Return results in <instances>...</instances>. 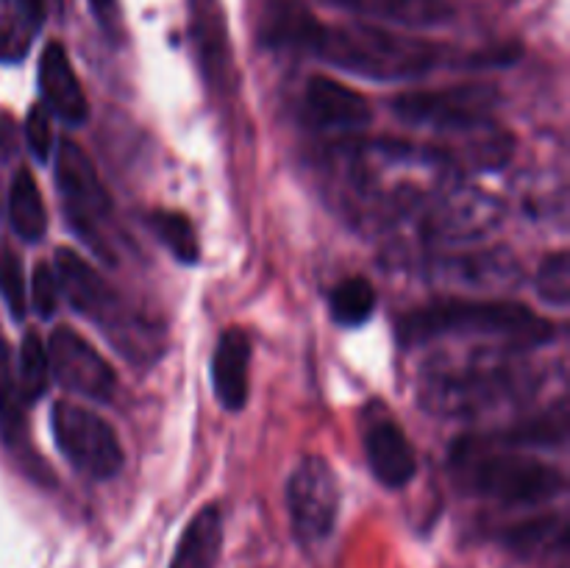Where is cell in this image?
I'll return each instance as SVG.
<instances>
[{
    "instance_id": "1",
    "label": "cell",
    "mask_w": 570,
    "mask_h": 568,
    "mask_svg": "<svg viewBox=\"0 0 570 568\" xmlns=\"http://www.w3.org/2000/svg\"><path fill=\"white\" fill-rule=\"evenodd\" d=\"M323 176L334 206L362 232H382L423 209L454 182V156L401 139H356L326 148Z\"/></svg>"
},
{
    "instance_id": "2",
    "label": "cell",
    "mask_w": 570,
    "mask_h": 568,
    "mask_svg": "<svg viewBox=\"0 0 570 568\" xmlns=\"http://www.w3.org/2000/svg\"><path fill=\"white\" fill-rule=\"evenodd\" d=\"M521 351L518 345H507L504 351L426 365L417 382L423 410L440 418H476L501 404L527 399L538 390L540 376Z\"/></svg>"
},
{
    "instance_id": "3",
    "label": "cell",
    "mask_w": 570,
    "mask_h": 568,
    "mask_svg": "<svg viewBox=\"0 0 570 568\" xmlns=\"http://www.w3.org/2000/svg\"><path fill=\"white\" fill-rule=\"evenodd\" d=\"M401 345H426L443 337H499L507 345H538L551 340L554 326L512 301L443 298L406 312L395 326Z\"/></svg>"
},
{
    "instance_id": "4",
    "label": "cell",
    "mask_w": 570,
    "mask_h": 568,
    "mask_svg": "<svg viewBox=\"0 0 570 568\" xmlns=\"http://www.w3.org/2000/svg\"><path fill=\"white\" fill-rule=\"evenodd\" d=\"M312 56L371 81H412L438 70L445 48L379 26H323Z\"/></svg>"
},
{
    "instance_id": "5",
    "label": "cell",
    "mask_w": 570,
    "mask_h": 568,
    "mask_svg": "<svg viewBox=\"0 0 570 568\" xmlns=\"http://www.w3.org/2000/svg\"><path fill=\"white\" fill-rule=\"evenodd\" d=\"M53 273L72 310L100 326L122 356L137 365L159 360L167 340L161 323L128 310L120 293L87 259H81L72 248H59Z\"/></svg>"
},
{
    "instance_id": "6",
    "label": "cell",
    "mask_w": 570,
    "mask_h": 568,
    "mask_svg": "<svg viewBox=\"0 0 570 568\" xmlns=\"http://www.w3.org/2000/svg\"><path fill=\"white\" fill-rule=\"evenodd\" d=\"M451 466L468 493L504 507L546 505L566 493V473L560 468L515 449H471L454 443Z\"/></svg>"
},
{
    "instance_id": "7",
    "label": "cell",
    "mask_w": 570,
    "mask_h": 568,
    "mask_svg": "<svg viewBox=\"0 0 570 568\" xmlns=\"http://www.w3.org/2000/svg\"><path fill=\"white\" fill-rule=\"evenodd\" d=\"M499 104L501 92L493 84H454L443 89L401 92L390 100V109L406 126L465 134L488 126Z\"/></svg>"
},
{
    "instance_id": "8",
    "label": "cell",
    "mask_w": 570,
    "mask_h": 568,
    "mask_svg": "<svg viewBox=\"0 0 570 568\" xmlns=\"http://www.w3.org/2000/svg\"><path fill=\"white\" fill-rule=\"evenodd\" d=\"M56 187L61 193V204H65V215L70 221L72 232L81 239H87L100 256L115 259L106 245V228H109L111 215V198L106 193L104 182L98 176V167L87 156L81 145L65 143L59 145V156H56Z\"/></svg>"
},
{
    "instance_id": "9",
    "label": "cell",
    "mask_w": 570,
    "mask_h": 568,
    "mask_svg": "<svg viewBox=\"0 0 570 568\" xmlns=\"http://www.w3.org/2000/svg\"><path fill=\"white\" fill-rule=\"evenodd\" d=\"M50 432L61 454L81 473L109 479L122 468V445L109 421L72 401H56L50 410Z\"/></svg>"
},
{
    "instance_id": "10",
    "label": "cell",
    "mask_w": 570,
    "mask_h": 568,
    "mask_svg": "<svg viewBox=\"0 0 570 568\" xmlns=\"http://www.w3.org/2000/svg\"><path fill=\"white\" fill-rule=\"evenodd\" d=\"M287 510L301 546H321L334 532L340 516V479L328 460L312 454L287 479Z\"/></svg>"
},
{
    "instance_id": "11",
    "label": "cell",
    "mask_w": 570,
    "mask_h": 568,
    "mask_svg": "<svg viewBox=\"0 0 570 568\" xmlns=\"http://www.w3.org/2000/svg\"><path fill=\"white\" fill-rule=\"evenodd\" d=\"M501 215H504V206L490 193H479V189L443 193L423 221V237L432 245L476 243L495 232Z\"/></svg>"
},
{
    "instance_id": "12",
    "label": "cell",
    "mask_w": 570,
    "mask_h": 568,
    "mask_svg": "<svg viewBox=\"0 0 570 568\" xmlns=\"http://www.w3.org/2000/svg\"><path fill=\"white\" fill-rule=\"evenodd\" d=\"M50 376L70 393L92 401H109L117 390V376L109 362L70 326L50 334L48 343Z\"/></svg>"
},
{
    "instance_id": "13",
    "label": "cell",
    "mask_w": 570,
    "mask_h": 568,
    "mask_svg": "<svg viewBox=\"0 0 570 568\" xmlns=\"http://www.w3.org/2000/svg\"><path fill=\"white\" fill-rule=\"evenodd\" d=\"M362 445L367 466L384 488H404L415 479L417 457L401 423L382 404L367 407L362 418Z\"/></svg>"
},
{
    "instance_id": "14",
    "label": "cell",
    "mask_w": 570,
    "mask_h": 568,
    "mask_svg": "<svg viewBox=\"0 0 570 568\" xmlns=\"http://www.w3.org/2000/svg\"><path fill=\"white\" fill-rule=\"evenodd\" d=\"M189 37L206 81L226 92L234 84V53L220 0H189Z\"/></svg>"
},
{
    "instance_id": "15",
    "label": "cell",
    "mask_w": 570,
    "mask_h": 568,
    "mask_svg": "<svg viewBox=\"0 0 570 568\" xmlns=\"http://www.w3.org/2000/svg\"><path fill=\"white\" fill-rule=\"evenodd\" d=\"M304 117L321 131H356L371 123L373 109L356 89L326 76H312L304 89Z\"/></svg>"
},
{
    "instance_id": "16",
    "label": "cell",
    "mask_w": 570,
    "mask_h": 568,
    "mask_svg": "<svg viewBox=\"0 0 570 568\" xmlns=\"http://www.w3.org/2000/svg\"><path fill=\"white\" fill-rule=\"evenodd\" d=\"M39 89H42V106L53 111L61 123H67V126H83L87 123V95L78 84L65 45H45L42 59H39Z\"/></svg>"
},
{
    "instance_id": "17",
    "label": "cell",
    "mask_w": 570,
    "mask_h": 568,
    "mask_svg": "<svg viewBox=\"0 0 570 568\" xmlns=\"http://www.w3.org/2000/svg\"><path fill=\"white\" fill-rule=\"evenodd\" d=\"M250 337L232 326L220 334L212 354V388L228 412L243 410L250 390Z\"/></svg>"
},
{
    "instance_id": "18",
    "label": "cell",
    "mask_w": 570,
    "mask_h": 568,
    "mask_svg": "<svg viewBox=\"0 0 570 568\" xmlns=\"http://www.w3.org/2000/svg\"><path fill=\"white\" fill-rule=\"evenodd\" d=\"M321 28L323 22L301 0H271L262 14L259 39L267 48L312 53Z\"/></svg>"
},
{
    "instance_id": "19",
    "label": "cell",
    "mask_w": 570,
    "mask_h": 568,
    "mask_svg": "<svg viewBox=\"0 0 570 568\" xmlns=\"http://www.w3.org/2000/svg\"><path fill=\"white\" fill-rule=\"evenodd\" d=\"M432 273L449 284L465 287H512L518 278V265L507 251H484V254L445 256L434 259Z\"/></svg>"
},
{
    "instance_id": "20",
    "label": "cell",
    "mask_w": 570,
    "mask_h": 568,
    "mask_svg": "<svg viewBox=\"0 0 570 568\" xmlns=\"http://www.w3.org/2000/svg\"><path fill=\"white\" fill-rule=\"evenodd\" d=\"M223 549V516L217 505H206L195 512L181 532L170 568H217Z\"/></svg>"
},
{
    "instance_id": "21",
    "label": "cell",
    "mask_w": 570,
    "mask_h": 568,
    "mask_svg": "<svg viewBox=\"0 0 570 568\" xmlns=\"http://www.w3.org/2000/svg\"><path fill=\"white\" fill-rule=\"evenodd\" d=\"M323 3L354 14L404 22V26H434L449 17L445 0H323Z\"/></svg>"
},
{
    "instance_id": "22",
    "label": "cell",
    "mask_w": 570,
    "mask_h": 568,
    "mask_svg": "<svg viewBox=\"0 0 570 568\" xmlns=\"http://www.w3.org/2000/svg\"><path fill=\"white\" fill-rule=\"evenodd\" d=\"M9 221L11 228L26 243H39L48 232V209H45L42 193L33 182L31 170H17L9 187Z\"/></svg>"
},
{
    "instance_id": "23",
    "label": "cell",
    "mask_w": 570,
    "mask_h": 568,
    "mask_svg": "<svg viewBox=\"0 0 570 568\" xmlns=\"http://www.w3.org/2000/svg\"><path fill=\"white\" fill-rule=\"evenodd\" d=\"M26 401L20 395L11 345L0 337V434L9 445L22 443L26 438Z\"/></svg>"
},
{
    "instance_id": "24",
    "label": "cell",
    "mask_w": 570,
    "mask_h": 568,
    "mask_svg": "<svg viewBox=\"0 0 570 568\" xmlns=\"http://www.w3.org/2000/svg\"><path fill=\"white\" fill-rule=\"evenodd\" d=\"M328 312H332V317L340 326H362V323L371 321V315L376 312V290H373V284L362 276L343 278V282L332 290V295H328Z\"/></svg>"
},
{
    "instance_id": "25",
    "label": "cell",
    "mask_w": 570,
    "mask_h": 568,
    "mask_svg": "<svg viewBox=\"0 0 570 568\" xmlns=\"http://www.w3.org/2000/svg\"><path fill=\"white\" fill-rule=\"evenodd\" d=\"M148 226L150 232L156 234V239H159L181 265H195V262L200 259L198 234H195L193 221H189L187 215H181V212L156 209L148 215Z\"/></svg>"
},
{
    "instance_id": "26",
    "label": "cell",
    "mask_w": 570,
    "mask_h": 568,
    "mask_svg": "<svg viewBox=\"0 0 570 568\" xmlns=\"http://www.w3.org/2000/svg\"><path fill=\"white\" fill-rule=\"evenodd\" d=\"M50 382V362L48 349H45L42 337L37 332H26L20 343V360H17V384H20V395L26 407L45 395Z\"/></svg>"
},
{
    "instance_id": "27",
    "label": "cell",
    "mask_w": 570,
    "mask_h": 568,
    "mask_svg": "<svg viewBox=\"0 0 570 568\" xmlns=\"http://www.w3.org/2000/svg\"><path fill=\"white\" fill-rule=\"evenodd\" d=\"M501 540H504L512 551H518V555L532 557L538 555V551L551 549L554 540H566V521H562L560 516L532 518V521L515 523V527L507 529V532L501 535Z\"/></svg>"
},
{
    "instance_id": "28",
    "label": "cell",
    "mask_w": 570,
    "mask_h": 568,
    "mask_svg": "<svg viewBox=\"0 0 570 568\" xmlns=\"http://www.w3.org/2000/svg\"><path fill=\"white\" fill-rule=\"evenodd\" d=\"M37 28L22 17L14 0H0V59L17 61L31 48V37Z\"/></svg>"
},
{
    "instance_id": "29",
    "label": "cell",
    "mask_w": 570,
    "mask_h": 568,
    "mask_svg": "<svg viewBox=\"0 0 570 568\" xmlns=\"http://www.w3.org/2000/svg\"><path fill=\"white\" fill-rule=\"evenodd\" d=\"M538 293L546 304L551 306H568L570 301V256L568 251H554L543 259L540 265L538 278Z\"/></svg>"
},
{
    "instance_id": "30",
    "label": "cell",
    "mask_w": 570,
    "mask_h": 568,
    "mask_svg": "<svg viewBox=\"0 0 570 568\" xmlns=\"http://www.w3.org/2000/svg\"><path fill=\"white\" fill-rule=\"evenodd\" d=\"M0 295L9 304L14 317L26 315V282H22V265L17 254L9 248H0Z\"/></svg>"
},
{
    "instance_id": "31",
    "label": "cell",
    "mask_w": 570,
    "mask_h": 568,
    "mask_svg": "<svg viewBox=\"0 0 570 568\" xmlns=\"http://www.w3.org/2000/svg\"><path fill=\"white\" fill-rule=\"evenodd\" d=\"M26 139L31 154L39 161H48L50 148H53V128H50V115L42 104L31 106L26 117Z\"/></svg>"
},
{
    "instance_id": "32",
    "label": "cell",
    "mask_w": 570,
    "mask_h": 568,
    "mask_svg": "<svg viewBox=\"0 0 570 568\" xmlns=\"http://www.w3.org/2000/svg\"><path fill=\"white\" fill-rule=\"evenodd\" d=\"M31 304L39 317H53L56 304H59V282L48 265H37L31 276Z\"/></svg>"
},
{
    "instance_id": "33",
    "label": "cell",
    "mask_w": 570,
    "mask_h": 568,
    "mask_svg": "<svg viewBox=\"0 0 570 568\" xmlns=\"http://www.w3.org/2000/svg\"><path fill=\"white\" fill-rule=\"evenodd\" d=\"M17 145H20V137H17L14 120H11L9 111H0V165L14 159Z\"/></svg>"
},
{
    "instance_id": "34",
    "label": "cell",
    "mask_w": 570,
    "mask_h": 568,
    "mask_svg": "<svg viewBox=\"0 0 570 568\" xmlns=\"http://www.w3.org/2000/svg\"><path fill=\"white\" fill-rule=\"evenodd\" d=\"M89 6H92L95 17H98V22L106 31H120V6H117V0H89Z\"/></svg>"
},
{
    "instance_id": "35",
    "label": "cell",
    "mask_w": 570,
    "mask_h": 568,
    "mask_svg": "<svg viewBox=\"0 0 570 568\" xmlns=\"http://www.w3.org/2000/svg\"><path fill=\"white\" fill-rule=\"evenodd\" d=\"M17 9L22 11L28 22L39 31V26L45 22V14H48V0H14Z\"/></svg>"
}]
</instances>
